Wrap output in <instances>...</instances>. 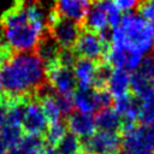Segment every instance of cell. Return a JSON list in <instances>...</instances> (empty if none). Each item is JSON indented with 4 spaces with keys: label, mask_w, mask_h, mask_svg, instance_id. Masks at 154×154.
<instances>
[{
    "label": "cell",
    "mask_w": 154,
    "mask_h": 154,
    "mask_svg": "<svg viewBox=\"0 0 154 154\" xmlns=\"http://www.w3.org/2000/svg\"><path fill=\"white\" fill-rule=\"evenodd\" d=\"M0 83L11 95H35L47 83L45 65L34 52L14 53L0 70Z\"/></svg>",
    "instance_id": "1"
},
{
    "label": "cell",
    "mask_w": 154,
    "mask_h": 154,
    "mask_svg": "<svg viewBox=\"0 0 154 154\" xmlns=\"http://www.w3.org/2000/svg\"><path fill=\"white\" fill-rule=\"evenodd\" d=\"M154 30L138 13H125L120 24L112 29L111 48L131 52L138 55L153 49Z\"/></svg>",
    "instance_id": "2"
},
{
    "label": "cell",
    "mask_w": 154,
    "mask_h": 154,
    "mask_svg": "<svg viewBox=\"0 0 154 154\" xmlns=\"http://www.w3.org/2000/svg\"><path fill=\"white\" fill-rule=\"evenodd\" d=\"M4 38L14 53L34 52L41 34L30 24L24 5L13 4L0 17Z\"/></svg>",
    "instance_id": "3"
},
{
    "label": "cell",
    "mask_w": 154,
    "mask_h": 154,
    "mask_svg": "<svg viewBox=\"0 0 154 154\" xmlns=\"http://www.w3.org/2000/svg\"><path fill=\"white\" fill-rule=\"evenodd\" d=\"M122 148L126 154H154V126L136 124L120 132Z\"/></svg>",
    "instance_id": "4"
},
{
    "label": "cell",
    "mask_w": 154,
    "mask_h": 154,
    "mask_svg": "<svg viewBox=\"0 0 154 154\" xmlns=\"http://www.w3.org/2000/svg\"><path fill=\"white\" fill-rule=\"evenodd\" d=\"M47 29L61 49H72L81 34L82 26L60 16L53 8L47 17Z\"/></svg>",
    "instance_id": "5"
},
{
    "label": "cell",
    "mask_w": 154,
    "mask_h": 154,
    "mask_svg": "<svg viewBox=\"0 0 154 154\" xmlns=\"http://www.w3.org/2000/svg\"><path fill=\"white\" fill-rule=\"evenodd\" d=\"M46 78L47 83L58 95L72 96L77 89V82L73 70L63 66L59 63L46 67Z\"/></svg>",
    "instance_id": "6"
},
{
    "label": "cell",
    "mask_w": 154,
    "mask_h": 154,
    "mask_svg": "<svg viewBox=\"0 0 154 154\" xmlns=\"http://www.w3.org/2000/svg\"><path fill=\"white\" fill-rule=\"evenodd\" d=\"M72 49L78 58H84L100 63L103 61V57L107 47L103 45L99 34L82 28L81 34Z\"/></svg>",
    "instance_id": "7"
},
{
    "label": "cell",
    "mask_w": 154,
    "mask_h": 154,
    "mask_svg": "<svg viewBox=\"0 0 154 154\" xmlns=\"http://www.w3.org/2000/svg\"><path fill=\"white\" fill-rule=\"evenodd\" d=\"M83 150L88 154H116L122 147V136L119 132L97 131L91 137L82 142Z\"/></svg>",
    "instance_id": "8"
},
{
    "label": "cell",
    "mask_w": 154,
    "mask_h": 154,
    "mask_svg": "<svg viewBox=\"0 0 154 154\" xmlns=\"http://www.w3.org/2000/svg\"><path fill=\"white\" fill-rule=\"evenodd\" d=\"M22 129L24 134H29V135L43 136L47 132L48 120L41 108L38 100L35 97V95H32L29 99L25 106Z\"/></svg>",
    "instance_id": "9"
},
{
    "label": "cell",
    "mask_w": 154,
    "mask_h": 154,
    "mask_svg": "<svg viewBox=\"0 0 154 154\" xmlns=\"http://www.w3.org/2000/svg\"><path fill=\"white\" fill-rule=\"evenodd\" d=\"M95 0H55L57 12L82 26L85 16Z\"/></svg>",
    "instance_id": "10"
},
{
    "label": "cell",
    "mask_w": 154,
    "mask_h": 154,
    "mask_svg": "<svg viewBox=\"0 0 154 154\" xmlns=\"http://www.w3.org/2000/svg\"><path fill=\"white\" fill-rule=\"evenodd\" d=\"M65 122L70 132L75 134L79 138L87 140L95 134L96 124H95V118L91 114H85L78 111H73L66 117Z\"/></svg>",
    "instance_id": "11"
},
{
    "label": "cell",
    "mask_w": 154,
    "mask_h": 154,
    "mask_svg": "<svg viewBox=\"0 0 154 154\" xmlns=\"http://www.w3.org/2000/svg\"><path fill=\"white\" fill-rule=\"evenodd\" d=\"M35 53L37 54V57L41 59V61L45 65V69L48 66H52L54 64L58 63L59 59V54L61 48L59 47V45L57 43V41L53 38V36L49 34V31H45L41 37L40 41L35 48Z\"/></svg>",
    "instance_id": "12"
},
{
    "label": "cell",
    "mask_w": 154,
    "mask_h": 154,
    "mask_svg": "<svg viewBox=\"0 0 154 154\" xmlns=\"http://www.w3.org/2000/svg\"><path fill=\"white\" fill-rule=\"evenodd\" d=\"M97 65H99L97 61H93L84 58H77L72 69L77 82V88H82V89L93 88Z\"/></svg>",
    "instance_id": "13"
},
{
    "label": "cell",
    "mask_w": 154,
    "mask_h": 154,
    "mask_svg": "<svg viewBox=\"0 0 154 154\" xmlns=\"http://www.w3.org/2000/svg\"><path fill=\"white\" fill-rule=\"evenodd\" d=\"M108 18H107V13L103 8V6L101 5L100 0H95L94 4L90 6L85 19L82 24V28L96 34H100L101 31L106 30L108 28Z\"/></svg>",
    "instance_id": "14"
},
{
    "label": "cell",
    "mask_w": 154,
    "mask_h": 154,
    "mask_svg": "<svg viewBox=\"0 0 154 154\" xmlns=\"http://www.w3.org/2000/svg\"><path fill=\"white\" fill-rule=\"evenodd\" d=\"M130 84H131L130 72L123 69L113 67L109 79L107 82V89L109 90L112 96L114 99H118V97H123L125 95L131 94Z\"/></svg>",
    "instance_id": "15"
},
{
    "label": "cell",
    "mask_w": 154,
    "mask_h": 154,
    "mask_svg": "<svg viewBox=\"0 0 154 154\" xmlns=\"http://www.w3.org/2000/svg\"><path fill=\"white\" fill-rule=\"evenodd\" d=\"M130 91L135 97L143 102L154 93V79L143 73L141 70H136L131 75Z\"/></svg>",
    "instance_id": "16"
},
{
    "label": "cell",
    "mask_w": 154,
    "mask_h": 154,
    "mask_svg": "<svg viewBox=\"0 0 154 154\" xmlns=\"http://www.w3.org/2000/svg\"><path fill=\"white\" fill-rule=\"evenodd\" d=\"M95 124L96 128H99L100 131H108V132H119L122 131V118L117 113V111L113 107L103 108L96 112Z\"/></svg>",
    "instance_id": "17"
},
{
    "label": "cell",
    "mask_w": 154,
    "mask_h": 154,
    "mask_svg": "<svg viewBox=\"0 0 154 154\" xmlns=\"http://www.w3.org/2000/svg\"><path fill=\"white\" fill-rule=\"evenodd\" d=\"M72 99H73L75 108L81 113L91 114L93 112L99 111L96 94L93 88H88V89L77 88L72 95Z\"/></svg>",
    "instance_id": "18"
},
{
    "label": "cell",
    "mask_w": 154,
    "mask_h": 154,
    "mask_svg": "<svg viewBox=\"0 0 154 154\" xmlns=\"http://www.w3.org/2000/svg\"><path fill=\"white\" fill-rule=\"evenodd\" d=\"M46 146V140L43 136L24 134L18 143V148L22 154H38Z\"/></svg>",
    "instance_id": "19"
},
{
    "label": "cell",
    "mask_w": 154,
    "mask_h": 154,
    "mask_svg": "<svg viewBox=\"0 0 154 154\" xmlns=\"http://www.w3.org/2000/svg\"><path fill=\"white\" fill-rule=\"evenodd\" d=\"M55 150L58 154H79L83 150V144L79 137L69 131L57 144Z\"/></svg>",
    "instance_id": "20"
},
{
    "label": "cell",
    "mask_w": 154,
    "mask_h": 154,
    "mask_svg": "<svg viewBox=\"0 0 154 154\" xmlns=\"http://www.w3.org/2000/svg\"><path fill=\"white\" fill-rule=\"evenodd\" d=\"M67 132V126H66V122L60 120L58 123L54 124H49L47 132L45 135V140L46 143L52 146V147H57V144L61 141V138L65 136V134Z\"/></svg>",
    "instance_id": "21"
},
{
    "label": "cell",
    "mask_w": 154,
    "mask_h": 154,
    "mask_svg": "<svg viewBox=\"0 0 154 154\" xmlns=\"http://www.w3.org/2000/svg\"><path fill=\"white\" fill-rule=\"evenodd\" d=\"M0 134L8 148L17 147L24 135L23 129L20 126H12V125H5Z\"/></svg>",
    "instance_id": "22"
},
{
    "label": "cell",
    "mask_w": 154,
    "mask_h": 154,
    "mask_svg": "<svg viewBox=\"0 0 154 154\" xmlns=\"http://www.w3.org/2000/svg\"><path fill=\"white\" fill-rule=\"evenodd\" d=\"M101 5L103 6L106 13H107V18H108V25L111 26V29L117 28L120 24L122 20V13L120 11L114 6L112 0H100Z\"/></svg>",
    "instance_id": "23"
},
{
    "label": "cell",
    "mask_w": 154,
    "mask_h": 154,
    "mask_svg": "<svg viewBox=\"0 0 154 154\" xmlns=\"http://www.w3.org/2000/svg\"><path fill=\"white\" fill-rule=\"evenodd\" d=\"M138 14L149 24H154V0H141L137 6Z\"/></svg>",
    "instance_id": "24"
},
{
    "label": "cell",
    "mask_w": 154,
    "mask_h": 154,
    "mask_svg": "<svg viewBox=\"0 0 154 154\" xmlns=\"http://www.w3.org/2000/svg\"><path fill=\"white\" fill-rule=\"evenodd\" d=\"M55 97H57V102H58V106H59V108H60L61 114L69 116L71 112H73L75 105H73V99H72V96H69V95H58V94H55Z\"/></svg>",
    "instance_id": "25"
},
{
    "label": "cell",
    "mask_w": 154,
    "mask_h": 154,
    "mask_svg": "<svg viewBox=\"0 0 154 154\" xmlns=\"http://www.w3.org/2000/svg\"><path fill=\"white\" fill-rule=\"evenodd\" d=\"M138 70H141L143 73H146L147 76L154 79V48L152 49L150 54L142 60Z\"/></svg>",
    "instance_id": "26"
},
{
    "label": "cell",
    "mask_w": 154,
    "mask_h": 154,
    "mask_svg": "<svg viewBox=\"0 0 154 154\" xmlns=\"http://www.w3.org/2000/svg\"><path fill=\"white\" fill-rule=\"evenodd\" d=\"M114 6L120 11V12H129L132 8L138 6V0H112Z\"/></svg>",
    "instance_id": "27"
},
{
    "label": "cell",
    "mask_w": 154,
    "mask_h": 154,
    "mask_svg": "<svg viewBox=\"0 0 154 154\" xmlns=\"http://www.w3.org/2000/svg\"><path fill=\"white\" fill-rule=\"evenodd\" d=\"M38 154H58V153H57V150H55L54 147H52V146H49V144L46 143V146L42 148V150Z\"/></svg>",
    "instance_id": "28"
},
{
    "label": "cell",
    "mask_w": 154,
    "mask_h": 154,
    "mask_svg": "<svg viewBox=\"0 0 154 154\" xmlns=\"http://www.w3.org/2000/svg\"><path fill=\"white\" fill-rule=\"evenodd\" d=\"M7 149H8V147L5 143V141H4V138H2V136L0 134V154H6Z\"/></svg>",
    "instance_id": "29"
},
{
    "label": "cell",
    "mask_w": 154,
    "mask_h": 154,
    "mask_svg": "<svg viewBox=\"0 0 154 154\" xmlns=\"http://www.w3.org/2000/svg\"><path fill=\"white\" fill-rule=\"evenodd\" d=\"M6 154H22V152L19 150L18 147H12V148H8Z\"/></svg>",
    "instance_id": "30"
},
{
    "label": "cell",
    "mask_w": 154,
    "mask_h": 154,
    "mask_svg": "<svg viewBox=\"0 0 154 154\" xmlns=\"http://www.w3.org/2000/svg\"><path fill=\"white\" fill-rule=\"evenodd\" d=\"M26 1L28 0H14V4H17V5H24Z\"/></svg>",
    "instance_id": "31"
},
{
    "label": "cell",
    "mask_w": 154,
    "mask_h": 154,
    "mask_svg": "<svg viewBox=\"0 0 154 154\" xmlns=\"http://www.w3.org/2000/svg\"><path fill=\"white\" fill-rule=\"evenodd\" d=\"M116 154H126V153H124V152H123V150H119V152H117V153H116Z\"/></svg>",
    "instance_id": "32"
},
{
    "label": "cell",
    "mask_w": 154,
    "mask_h": 154,
    "mask_svg": "<svg viewBox=\"0 0 154 154\" xmlns=\"http://www.w3.org/2000/svg\"><path fill=\"white\" fill-rule=\"evenodd\" d=\"M79 154H88V153H87V152H84V150H82V152H81Z\"/></svg>",
    "instance_id": "33"
},
{
    "label": "cell",
    "mask_w": 154,
    "mask_h": 154,
    "mask_svg": "<svg viewBox=\"0 0 154 154\" xmlns=\"http://www.w3.org/2000/svg\"><path fill=\"white\" fill-rule=\"evenodd\" d=\"M1 66H2V65H1V63H0V70H1Z\"/></svg>",
    "instance_id": "34"
},
{
    "label": "cell",
    "mask_w": 154,
    "mask_h": 154,
    "mask_svg": "<svg viewBox=\"0 0 154 154\" xmlns=\"http://www.w3.org/2000/svg\"><path fill=\"white\" fill-rule=\"evenodd\" d=\"M0 90H1V83H0Z\"/></svg>",
    "instance_id": "35"
}]
</instances>
